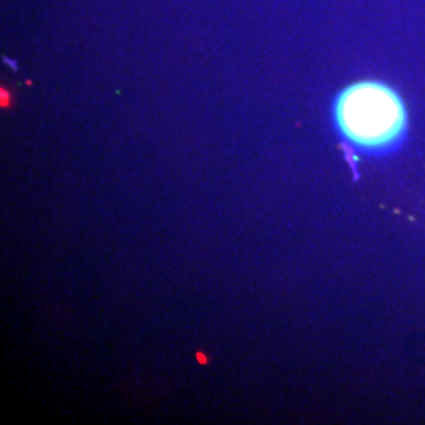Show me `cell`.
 <instances>
[{
  "label": "cell",
  "instance_id": "6da1fadb",
  "mask_svg": "<svg viewBox=\"0 0 425 425\" xmlns=\"http://www.w3.org/2000/svg\"><path fill=\"white\" fill-rule=\"evenodd\" d=\"M332 118L343 141L367 156L397 151L408 131L400 94L378 80H362L343 89L334 99Z\"/></svg>",
  "mask_w": 425,
  "mask_h": 425
}]
</instances>
